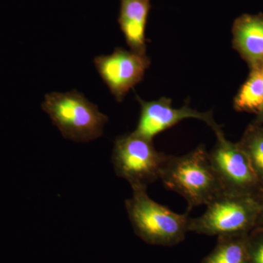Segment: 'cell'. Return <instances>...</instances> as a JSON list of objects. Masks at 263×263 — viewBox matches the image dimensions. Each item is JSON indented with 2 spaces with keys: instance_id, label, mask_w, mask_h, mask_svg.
<instances>
[{
  "instance_id": "1",
  "label": "cell",
  "mask_w": 263,
  "mask_h": 263,
  "mask_svg": "<svg viewBox=\"0 0 263 263\" xmlns=\"http://www.w3.org/2000/svg\"><path fill=\"white\" fill-rule=\"evenodd\" d=\"M160 180L167 190L179 194L188 204V212L207 205L223 193L203 146L182 156H167Z\"/></svg>"
},
{
  "instance_id": "2",
  "label": "cell",
  "mask_w": 263,
  "mask_h": 263,
  "mask_svg": "<svg viewBox=\"0 0 263 263\" xmlns=\"http://www.w3.org/2000/svg\"><path fill=\"white\" fill-rule=\"evenodd\" d=\"M125 207L135 233L148 245L174 247L189 233V212H173L150 198L146 190H133Z\"/></svg>"
},
{
  "instance_id": "3",
  "label": "cell",
  "mask_w": 263,
  "mask_h": 263,
  "mask_svg": "<svg viewBox=\"0 0 263 263\" xmlns=\"http://www.w3.org/2000/svg\"><path fill=\"white\" fill-rule=\"evenodd\" d=\"M41 108L66 139L79 143L95 141L103 134L108 118L77 90L45 95Z\"/></svg>"
},
{
  "instance_id": "4",
  "label": "cell",
  "mask_w": 263,
  "mask_h": 263,
  "mask_svg": "<svg viewBox=\"0 0 263 263\" xmlns=\"http://www.w3.org/2000/svg\"><path fill=\"white\" fill-rule=\"evenodd\" d=\"M167 156L156 149L152 140L133 132L117 138L111 160L116 174L125 179L133 190H146L160 179Z\"/></svg>"
},
{
  "instance_id": "5",
  "label": "cell",
  "mask_w": 263,
  "mask_h": 263,
  "mask_svg": "<svg viewBox=\"0 0 263 263\" xmlns=\"http://www.w3.org/2000/svg\"><path fill=\"white\" fill-rule=\"evenodd\" d=\"M245 195L222 193L206 205L201 216L190 218L189 232L221 236L241 234L252 224L255 205Z\"/></svg>"
},
{
  "instance_id": "6",
  "label": "cell",
  "mask_w": 263,
  "mask_h": 263,
  "mask_svg": "<svg viewBox=\"0 0 263 263\" xmlns=\"http://www.w3.org/2000/svg\"><path fill=\"white\" fill-rule=\"evenodd\" d=\"M216 136L209 159L223 193L243 195L258 181L250 161L240 145L228 141L223 132Z\"/></svg>"
},
{
  "instance_id": "7",
  "label": "cell",
  "mask_w": 263,
  "mask_h": 263,
  "mask_svg": "<svg viewBox=\"0 0 263 263\" xmlns=\"http://www.w3.org/2000/svg\"><path fill=\"white\" fill-rule=\"evenodd\" d=\"M94 65L117 101L122 102L143 80L151 61L146 54L116 48L111 54L95 57Z\"/></svg>"
},
{
  "instance_id": "8",
  "label": "cell",
  "mask_w": 263,
  "mask_h": 263,
  "mask_svg": "<svg viewBox=\"0 0 263 263\" xmlns=\"http://www.w3.org/2000/svg\"><path fill=\"white\" fill-rule=\"evenodd\" d=\"M136 98L141 105V113L134 133L147 139L153 141L157 135L188 119L202 121L216 135L223 132L221 126L214 120L212 112L198 111L189 105L174 108L172 100L169 98H162L152 101H145L138 96Z\"/></svg>"
},
{
  "instance_id": "9",
  "label": "cell",
  "mask_w": 263,
  "mask_h": 263,
  "mask_svg": "<svg viewBox=\"0 0 263 263\" xmlns=\"http://www.w3.org/2000/svg\"><path fill=\"white\" fill-rule=\"evenodd\" d=\"M150 0H120L119 22L131 51L146 54V30Z\"/></svg>"
},
{
  "instance_id": "10",
  "label": "cell",
  "mask_w": 263,
  "mask_h": 263,
  "mask_svg": "<svg viewBox=\"0 0 263 263\" xmlns=\"http://www.w3.org/2000/svg\"><path fill=\"white\" fill-rule=\"evenodd\" d=\"M233 43L252 66L263 63V16L245 15L235 21Z\"/></svg>"
},
{
  "instance_id": "11",
  "label": "cell",
  "mask_w": 263,
  "mask_h": 263,
  "mask_svg": "<svg viewBox=\"0 0 263 263\" xmlns=\"http://www.w3.org/2000/svg\"><path fill=\"white\" fill-rule=\"evenodd\" d=\"M248 242L241 234L221 235L200 263H248Z\"/></svg>"
},
{
  "instance_id": "12",
  "label": "cell",
  "mask_w": 263,
  "mask_h": 263,
  "mask_svg": "<svg viewBox=\"0 0 263 263\" xmlns=\"http://www.w3.org/2000/svg\"><path fill=\"white\" fill-rule=\"evenodd\" d=\"M263 105V63L252 66L249 79L235 97L236 110L260 112Z\"/></svg>"
},
{
  "instance_id": "13",
  "label": "cell",
  "mask_w": 263,
  "mask_h": 263,
  "mask_svg": "<svg viewBox=\"0 0 263 263\" xmlns=\"http://www.w3.org/2000/svg\"><path fill=\"white\" fill-rule=\"evenodd\" d=\"M240 146L247 154L257 179H263V131L250 133Z\"/></svg>"
},
{
  "instance_id": "14",
  "label": "cell",
  "mask_w": 263,
  "mask_h": 263,
  "mask_svg": "<svg viewBox=\"0 0 263 263\" xmlns=\"http://www.w3.org/2000/svg\"><path fill=\"white\" fill-rule=\"evenodd\" d=\"M248 263H263V237L248 243Z\"/></svg>"
},
{
  "instance_id": "15",
  "label": "cell",
  "mask_w": 263,
  "mask_h": 263,
  "mask_svg": "<svg viewBox=\"0 0 263 263\" xmlns=\"http://www.w3.org/2000/svg\"><path fill=\"white\" fill-rule=\"evenodd\" d=\"M260 113L262 114V116H263V105H262V109H261V110H260Z\"/></svg>"
}]
</instances>
